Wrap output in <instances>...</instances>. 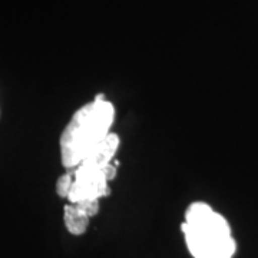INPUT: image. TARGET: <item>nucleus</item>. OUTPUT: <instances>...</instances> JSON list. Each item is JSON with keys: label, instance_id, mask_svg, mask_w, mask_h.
<instances>
[{"label": "nucleus", "instance_id": "20e7f679", "mask_svg": "<svg viewBox=\"0 0 258 258\" xmlns=\"http://www.w3.org/2000/svg\"><path fill=\"white\" fill-rule=\"evenodd\" d=\"M63 220L64 225H66V228L71 234L81 235L88 228L91 217L83 211L78 204H69V205L64 207Z\"/></svg>", "mask_w": 258, "mask_h": 258}, {"label": "nucleus", "instance_id": "39448f33", "mask_svg": "<svg viewBox=\"0 0 258 258\" xmlns=\"http://www.w3.org/2000/svg\"><path fill=\"white\" fill-rule=\"evenodd\" d=\"M72 181H74V176L72 172L69 174H64L59 179H57V184H56V191L59 194V197L62 198H68V194L71 191V186H72Z\"/></svg>", "mask_w": 258, "mask_h": 258}, {"label": "nucleus", "instance_id": "f03ea898", "mask_svg": "<svg viewBox=\"0 0 258 258\" xmlns=\"http://www.w3.org/2000/svg\"><path fill=\"white\" fill-rule=\"evenodd\" d=\"M182 231L194 258H232L235 252V241L228 222L207 204L189 205Z\"/></svg>", "mask_w": 258, "mask_h": 258}, {"label": "nucleus", "instance_id": "f257e3e1", "mask_svg": "<svg viewBox=\"0 0 258 258\" xmlns=\"http://www.w3.org/2000/svg\"><path fill=\"white\" fill-rule=\"evenodd\" d=\"M113 119L115 108L102 96L76 112L60 137V157L64 168L75 169L99 147L112 134Z\"/></svg>", "mask_w": 258, "mask_h": 258}, {"label": "nucleus", "instance_id": "7ed1b4c3", "mask_svg": "<svg viewBox=\"0 0 258 258\" xmlns=\"http://www.w3.org/2000/svg\"><path fill=\"white\" fill-rule=\"evenodd\" d=\"M119 147V138L116 134H109L108 138L102 142L98 148H95L88 157L83 159L79 165L74 169L78 174H95L102 172L105 168L112 164V159L115 157Z\"/></svg>", "mask_w": 258, "mask_h": 258}]
</instances>
